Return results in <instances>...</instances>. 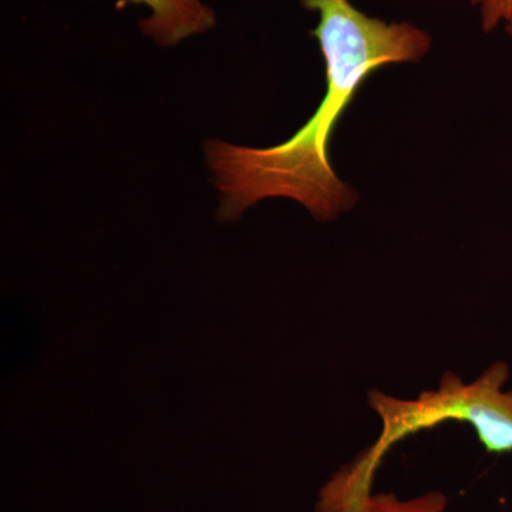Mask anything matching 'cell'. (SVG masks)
<instances>
[{
	"mask_svg": "<svg viewBox=\"0 0 512 512\" xmlns=\"http://www.w3.org/2000/svg\"><path fill=\"white\" fill-rule=\"evenodd\" d=\"M151 10L141 20L144 35L157 45L175 46L195 35H202L215 26V13L202 0H131Z\"/></svg>",
	"mask_w": 512,
	"mask_h": 512,
	"instance_id": "3957f363",
	"label": "cell"
},
{
	"mask_svg": "<svg viewBox=\"0 0 512 512\" xmlns=\"http://www.w3.org/2000/svg\"><path fill=\"white\" fill-rule=\"evenodd\" d=\"M507 30H508V33H510V35L512 36V23H511V25L507 26Z\"/></svg>",
	"mask_w": 512,
	"mask_h": 512,
	"instance_id": "8992f818",
	"label": "cell"
},
{
	"mask_svg": "<svg viewBox=\"0 0 512 512\" xmlns=\"http://www.w3.org/2000/svg\"><path fill=\"white\" fill-rule=\"evenodd\" d=\"M480 12L481 26L484 32H493L495 28L512 23V0H468Z\"/></svg>",
	"mask_w": 512,
	"mask_h": 512,
	"instance_id": "5b68a950",
	"label": "cell"
},
{
	"mask_svg": "<svg viewBox=\"0 0 512 512\" xmlns=\"http://www.w3.org/2000/svg\"><path fill=\"white\" fill-rule=\"evenodd\" d=\"M508 379L510 366L497 362L473 383H464L456 373H444L436 390L414 400L370 390L367 399L382 420V434L323 485V500L335 511L359 512L372 495L373 478L389 448L450 420L470 424L487 453H511L512 390H503Z\"/></svg>",
	"mask_w": 512,
	"mask_h": 512,
	"instance_id": "7a4b0ae2",
	"label": "cell"
},
{
	"mask_svg": "<svg viewBox=\"0 0 512 512\" xmlns=\"http://www.w3.org/2000/svg\"><path fill=\"white\" fill-rule=\"evenodd\" d=\"M301 2L319 15L312 35L325 60V97L311 119L284 143L271 147L222 140L205 143L221 221L238 220L252 205L269 198L296 201L320 222L352 210L359 197L330 164L333 130L370 74L387 64L419 62L429 53V33L413 23L372 18L350 0Z\"/></svg>",
	"mask_w": 512,
	"mask_h": 512,
	"instance_id": "6da1fadb",
	"label": "cell"
},
{
	"mask_svg": "<svg viewBox=\"0 0 512 512\" xmlns=\"http://www.w3.org/2000/svg\"><path fill=\"white\" fill-rule=\"evenodd\" d=\"M448 500L440 491H429L410 500L396 494H372L365 505V512H446Z\"/></svg>",
	"mask_w": 512,
	"mask_h": 512,
	"instance_id": "277c9868",
	"label": "cell"
}]
</instances>
